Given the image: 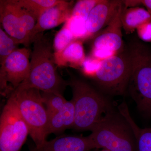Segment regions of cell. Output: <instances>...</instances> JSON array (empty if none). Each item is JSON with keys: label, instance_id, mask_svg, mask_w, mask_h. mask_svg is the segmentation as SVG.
<instances>
[{"label": "cell", "instance_id": "obj_1", "mask_svg": "<svg viewBox=\"0 0 151 151\" xmlns=\"http://www.w3.org/2000/svg\"><path fill=\"white\" fill-rule=\"evenodd\" d=\"M33 43L29 75L19 86L63 94L69 83L57 71L51 42L41 33L36 37Z\"/></svg>", "mask_w": 151, "mask_h": 151}, {"label": "cell", "instance_id": "obj_2", "mask_svg": "<svg viewBox=\"0 0 151 151\" xmlns=\"http://www.w3.org/2000/svg\"><path fill=\"white\" fill-rule=\"evenodd\" d=\"M68 83L75 110L73 128L78 131H91L114 106L104 94L86 81L72 78Z\"/></svg>", "mask_w": 151, "mask_h": 151}, {"label": "cell", "instance_id": "obj_3", "mask_svg": "<svg viewBox=\"0 0 151 151\" xmlns=\"http://www.w3.org/2000/svg\"><path fill=\"white\" fill-rule=\"evenodd\" d=\"M90 131L89 136L95 149L137 151L132 127L118 108L108 111Z\"/></svg>", "mask_w": 151, "mask_h": 151}, {"label": "cell", "instance_id": "obj_4", "mask_svg": "<svg viewBox=\"0 0 151 151\" xmlns=\"http://www.w3.org/2000/svg\"><path fill=\"white\" fill-rule=\"evenodd\" d=\"M131 73L127 90L143 116L151 117V51L137 42L129 50Z\"/></svg>", "mask_w": 151, "mask_h": 151}, {"label": "cell", "instance_id": "obj_5", "mask_svg": "<svg viewBox=\"0 0 151 151\" xmlns=\"http://www.w3.org/2000/svg\"><path fill=\"white\" fill-rule=\"evenodd\" d=\"M10 95L16 101L19 111L29 131V135L39 147L47 140L48 116L40 90L19 86Z\"/></svg>", "mask_w": 151, "mask_h": 151}, {"label": "cell", "instance_id": "obj_6", "mask_svg": "<svg viewBox=\"0 0 151 151\" xmlns=\"http://www.w3.org/2000/svg\"><path fill=\"white\" fill-rule=\"evenodd\" d=\"M131 73L130 51H123L103 60L93 77L100 92L110 96L126 93Z\"/></svg>", "mask_w": 151, "mask_h": 151}, {"label": "cell", "instance_id": "obj_7", "mask_svg": "<svg viewBox=\"0 0 151 151\" xmlns=\"http://www.w3.org/2000/svg\"><path fill=\"white\" fill-rule=\"evenodd\" d=\"M37 20L20 6L18 0L0 1V21L3 29L19 44L27 47L32 43V36Z\"/></svg>", "mask_w": 151, "mask_h": 151}, {"label": "cell", "instance_id": "obj_8", "mask_svg": "<svg viewBox=\"0 0 151 151\" xmlns=\"http://www.w3.org/2000/svg\"><path fill=\"white\" fill-rule=\"evenodd\" d=\"M28 135L16 101L10 95L0 119V151H20Z\"/></svg>", "mask_w": 151, "mask_h": 151}, {"label": "cell", "instance_id": "obj_9", "mask_svg": "<svg viewBox=\"0 0 151 151\" xmlns=\"http://www.w3.org/2000/svg\"><path fill=\"white\" fill-rule=\"evenodd\" d=\"M30 50L27 47L18 48L9 55L1 65V90L5 94L10 95L13 89L7 85L10 83L14 90L24 81L30 70Z\"/></svg>", "mask_w": 151, "mask_h": 151}, {"label": "cell", "instance_id": "obj_10", "mask_svg": "<svg viewBox=\"0 0 151 151\" xmlns=\"http://www.w3.org/2000/svg\"><path fill=\"white\" fill-rule=\"evenodd\" d=\"M124 7L123 1L108 25L94 39L92 49L107 50L116 54L123 49L121 15Z\"/></svg>", "mask_w": 151, "mask_h": 151}, {"label": "cell", "instance_id": "obj_11", "mask_svg": "<svg viewBox=\"0 0 151 151\" xmlns=\"http://www.w3.org/2000/svg\"><path fill=\"white\" fill-rule=\"evenodd\" d=\"M73 1L61 0L47 10L39 17L33 31L32 40L33 42L36 37L45 31L52 29L66 21L70 17Z\"/></svg>", "mask_w": 151, "mask_h": 151}, {"label": "cell", "instance_id": "obj_12", "mask_svg": "<svg viewBox=\"0 0 151 151\" xmlns=\"http://www.w3.org/2000/svg\"><path fill=\"white\" fill-rule=\"evenodd\" d=\"M122 3L123 1L119 0H100L91 11L86 20L89 38L108 25Z\"/></svg>", "mask_w": 151, "mask_h": 151}, {"label": "cell", "instance_id": "obj_13", "mask_svg": "<svg viewBox=\"0 0 151 151\" xmlns=\"http://www.w3.org/2000/svg\"><path fill=\"white\" fill-rule=\"evenodd\" d=\"M95 149L89 136H68L58 137L46 140L32 151H90Z\"/></svg>", "mask_w": 151, "mask_h": 151}, {"label": "cell", "instance_id": "obj_14", "mask_svg": "<svg viewBox=\"0 0 151 151\" xmlns=\"http://www.w3.org/2000/svg\"><path fill=\"white\" fill-rule=\"evenodd\" d=\"M75 110L72 100L67 101L62 109L48 117L47 134H58L73 128Z\"/></svg>", "mask_w": 151, "mask_h": 151}, {"label": "cell", "instance_id": "obj_15", "mask_svg": "<svg viewBox=\"0 0 151 151\" xmlns=\"http://www.w3.org/2000/svg\"><path fill=\"white\" fill-rule=\"evenodd\" d=\"M82 41H74L61 52H54L57 65L60 67H81L86 58Z\"/></svg>", "mask_w": 151, "mask_h": 151}, {"label": "cell", "instance_id": "obj_16", "mask_svg": "<svg viewBox=\"0 0 151 151\" xmlns=\"http://www.w3.org/2000/svg\"><path fill=\"white\" fill-rule=\"evenodd\" d=\"M121 21L122 27L125 32L130 34L143 24L150 22L151 16L143 8L137 6L127 8L124 6Z\"/></svg>", "mask_w": 151, "mask_h": 151}, {"label": "cell", "instance_id": "obj_17", "mask_svg": "<svg viewBox=\"0 0 151 151\" xmlns=\"http://www.w3.org/2000/svg\"><path fill=\"white\" fill-rule=\"evenodd\" d=\"M121 113L127 119L134 134L137 151H151V128L142 129L133 120L128 107L121 110Z\"/></svg>", "mask_w": 151, "mask_h": 151}, {"label": "cell", "instance_id": "obj_18", "mask_svg": "<svg viewBox=\"0 0 151 151\" xmlns=\"http://www.w3.org/2000/svg\"><path fill=\"white\" fill-rule=\"evenodd\" d=\"M60 1L61 0H18L21 6L29 11L37 19L44 12Z\"/></svg>", "mask_w": 151, "mask_h": 151}, {"label": "cell", "instance_id": "obj_19", "mask_svg": "<svg viewBox=\"0 0 151 151\" xmlns=\"http://www.w3.org/2000/svg\"><path fill=\"white\" fill-rule=\"evenodd\" d=\"M41 94L48 117L60 111L67 101L60 93L42 92Z\"/></svg>", "mask_w": 151, "mask_h": 151}, {"label": "cell", "instance_id": "obj_20", "mask_svg": "<svg viewBox=\"0 0 151 151\" xmlns=\"http://www.w3.org/2000/svg\"><path fill=\"white\" fill-rule=\"evenodd\" d=\"M76 40L70 30L64 24L55 36L52 44L54 53L61 52Z\"/></svg>", "mask_w": 151, "mask_h": 151}, {"label": "cell", "instance_id": "obj_21", "mask_svg": "<svg viewBox=\"0 0 151 151\" xmlns=\"http://www.w3.org/2000/svg\"><path fill=\"white\" fill-rule=\"evenodd\" d=\"M1 28H0V64L2 65L7 58L18 49L19 45Z\"/></svg>", "mask_w": 151, "mask_h": 151}, {"label": "cell", "instance_id": "obj_22", "mask_svg": "<svg viewBox=\"0 0 151 151\" xmlns=\"http://www.w3.org/2000/svg\"><path fill=\"white\" fill-rule=\"evenodd\" d=\"M76 40L82 41L88 38L86 21L77 17L70 16L65 24Z\"/></svg>", "mask_w": 151, "mask_h": 151}, {"label": "cell", "instance_id": "obj_23", "mask_svg": "<svg viewBox=\"0 0 151 151\" xmlns=\"http://www.w3.org/2000/svg\"><path fill=\"white\" fill-rule=\"evenodd\" d=\"M100 0H79L73 6L71 16L78 17L86 22L89 13Z\"/></svg>", "mask_w": 151, "mask_h": 151}, {"label": "cell", "instance_id": "obj_24", "mask_svg": "<svg viewBox=\"0 0 151 151\" xmlns=\"http://www.w3.org/2000/svg\"><path fill=\"white\" fill-rule=\"evenodd\" d=\"M101 61L92 55L86 57L81 65L82 72L86 76L93 78L100 68Z\"/></svg>", "mask_w": 151, "mask_h": 151}, {"label": "cell", "instance_id": "obj_25", "mask_svg": "<svg viewBox=\"0 0 151 151\" xmlns=\"http://www.w3.org/2000/svg\"><path fill=\"white\" fill-rule=\"evenodd\" d=\"M137 30L141 39L144 41L151 42V22L143 24Z\"/></svg>", "mask_w": 151, "mask_h": 151}, {"label": "cell", "instance_id": "obj_26", "mask_svg": "<svg viewBox=\"0 0 151 151\" xmlns=\"http://www.w3.org/2000/svg\"><path fill=\"white\" fill-rule=\"evenodd\" d=\"M116 54L115 52L107 50L92 49L91 55L102 61Z\"/></svg>", "mask_w": 151, "mask_h": 151}, {"label": "cell", "instance_id": "obj_27", "mask_svg": "<svg viewBox=\"0 0 151 151\" xmlns=\"http://www.w3.org/2000/svg\"><path fill=\"white\" fill-rule=\"evenodd\" d=\"M139 5H142L146 7L151 16V0H138Z\"/></svg>", "mask_w": 151, "mask_h": 151}, {"label": "cell", "instance_id": "obj_28", "mask_svg": "<svg viewBox=\"0 0 151 151\" xmlns=\"http://www.w3.org/2000/svg\"><path fill=\"white\" fill-rule=\"evenodd\" d=\"M100 151H111L110 150H105V149H103L102 150Z\"/></svg>", "mask_w": 151, "mask_h": 151}]
</instances>
